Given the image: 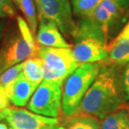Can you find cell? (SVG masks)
<instances>
[{
    "mask_svg": "<svg viewBox=\"0 0 129 129\" xmlns=\"http://www.w3.org/2000/svg\"><path fill=\"white\" fill-rule=\"evenodd\" d=\"M122 104V96L117 73L111 67L102 66L76 115L91 116L102 120L110 112L119 109Z\"/></svg>",
    "mask_w": 129,
    "mask_h": 129,
    "instance_id": "cell-1",
    "label": "cell"
},
{
    "mask_svg": "<svg viewBox=\"0 0 129 129\" xmlns=\"http://www.w3.org/2000/svg\"><path fill=\"white\" fill-rule=\"evenodd\" d=\"M36 46L34 34L26 20L18 16L16 24L6 28L0 43V74L35 56Z\"/></svg>",
    "mask_w": 129,
    "mask_h": 129,
    "instance_id": "cell-2",
    "label": "cell"
},
{
    "mask_svg": "<svg viewBox=\"0 0 129 129\" xmlns=\"http://www.w3.org/2000/svg\"><path fill=\"white\" fill-rule=\"evenodd\" d=\"M101 63H84L64 80L62 89V112L67 117H74L85 95L100 72Z\"/></svg>",
    "mask_w": 129,
    "mask_h": 129,
    "instance_id": "cell-3",
    "label": "cell"
},
{
    "mask_svg": "<svg viewBox=\"0 0 129 129\" xmlns=\"http://www.w3.org/2000/svg\"><path fill=\"white\" fill-rule=\"evenodd\" d=\"M35 56L43 60L44 80L62 85L80 66L74 58L71 48H52L37 45Z\"/></svg>",
    "mask_w": 129,
    "mask_h": 129,
    "instance_id": "cell-4",
    "label": "cell"
},
{
    "mask_svg": "<svg viewBox=\"0 0 129 129\" xmlns=\"http://www.w3.org/2000/svg\"><path fill=\"white\" fill-rule=\"evenodd\" d=\"M62 84L43 80L28 103L29 111L47 117L57 118L62 109Z\"/></svg>",
    "mask_w": 129,
    "mask_h": 129,
    "instance_id": "cell-5",
    "label": "cell"
},
{
    "mask_svg": "<svg viewBox=\"0 0 129 129\" xmlns=\"http://www.w3.org/2000/svg\"><path fill=\"white\" fill-rule=\"evenodd\" d=\"M38 13V19L45 18L53 21L63 35L73 37L76 23L70 0H34Z\"/></svg>",
    "mask_w": 129,
    "mask_h": 129,
    "instance_id": "cell-6",
    "label": "cell"
},
{
    "mask_svg": "<svg viewBox=\"0 0 129 129\" xmlns=\"http://www.w3.org/2000/svg\"><path fill=\"white\" fill-rule=\"evenodd\" d=\"M0 121H6L12 129H45L59 124V119L47 117L18 107L0 111Z\"/></svg>",
    "mask_w": 129,
    "mask_h": 129,
    "instance_id": "cell-7",
    "label": "cell"
},
{
    "mask_svg": "<svg viewBox=\"0 0 129 129\" xmlns=\"http://www.w3.org/2000/svg\"><path fill=\"white\" fill-rule=\"evenodd\" d=\"M72 49L74 58L79 64L100 63L106 61L108 55L107 42L94 36H86L76 40Z\"/></svg>",
    "mask_w": 129,
    "mask_h": 129,
    "instance_id": "cell-8",
    "label": "cell"
},
{
    "mask_svg": "<svg viewBox=\"0 0 129 129\" xmlns=\"http://www.w3.org/2000/svg\"><path fill=\"white\" fill-rule=\"evenodd\" d=\"M36 43L39 45L52 48H71V45L64 40L62 33L55 23L48 19H39Z\"/></svg>",
    "mask_w": 129,
    "mask_h": 129,
    "instance_id": "cell-9",
    "label": "cell"
},
{
    "mask_svg": "<svg viewBox=\"0 0 129 129\" xmlns=\"http://www.w3.org/2000/svg\"><path fill=\"white\" fill-rule=\"evenodd\" d=\"M39 85L29 81L23 73L19 74L17 79L11 85L5 88L9 102L15 107H25L35 93Z\"/></svg>",
    "mask_w": 129,
    "mask_h": 129,
    "instance_id": "cell-10",
    "label": "cell"
},
{
    "mask_svg": "<svg viewBox=\"0 0 129 129\" xmlns=\"http://www.w3.org/2000/svg\"><path fill=\"white\" fill-rule=\"evenodd\" d=\"M108 55L105 62L108 64L129 63V40L112 41L107 45Z\"/></svg>",
    "mask_w": 129,
    "mask_h": 129,
    "instance_id": "cell-11",
    "label": "cell"
},
{
    "mask_svg": "<svg viewBox=\"0 0 129 129\" xmlns=\"http://www.w3.org/2000/svg\"><path fill=\"white\" fill-rule=\"evenodd\" d=\"M102 129H129V112L117 109L101 120Z\"/></svg>",
    "mask_w": 129,
    "mask_h": 129,
    "instance_id": "cell-12",
    "label": "cell"
},
{
    "mask_svg": "<svg viewBox=\"0 0 129 129\" xmlns=\"http://www.w3.org/2000/svg\"><path fill=\"white\" fill-rule=\"evenodd\" d=\"M14 4L19 9L24 17L27 24L31 29L34 35L38 29V13L34 0H12Z\"/></svg>",
    "mask_w": 129,
    "mask_h": 129,
    "instance_id": "cell-13",
    "label": "cell"
},
{
    "mask_svg": "<svg viewBox=\"0 0 129 129\" xmlns=\"http://www.w3.org/2000/svg\"><path fill=\"white\" fill-rule=\"evenodd\" d=\"M23 75L29 81L40 85L43 81V60L38 56H31L24 60Z\"/></svg>",
    "mask_w": 129,
    "mask_h": 129,
    "instance_id": "cell-14",
    "label": "cell"
},
{
    "mask_svg": "<svg viewBox=\"0 0 129 129\" xmlns=\"http://www.w3.org/2000/svg\"><path fill=\"white\" fill-rule=\"evenodd\" d=\"M66 129H102L101 122L91 116L76 115L68 120Z\"/></svg>",
    "mask_w": 129,
    "mask_h": 129,
    "instance_id": "cell-15",
    "label": "cell"
},
{
    "mask_svg": "<svg viewBox=\"0 0 129 129\" xmlns=\"http://www.w3.org/2000/svg\"><path fill=\"white\" fill-rule=\"evenodd\" d=\"M101 5L111 14L114 24L119 18L125 14L129 6V0H103Z\"/></svg>",
    "mask_w": 129,
    "mask_h": 129,
    "instance_id": "cell-16",
    "label": "cell"
},
{
    "mask_svg": "<svg viewBox=\"0 0 129 129\" xmlns=\"http://www.w3.org/2000/svg\"><path fill=\"white\" fill-rule=\"evenodd\" d=\"M103 0H71L73 14L79 17H86L91 14Z\"/></svg>",
    "mask_w": 129,
    "mask_h": 129,
    "instance_id": "cell-17",
    "label": "cell"
},
{
    "mask_svg": "<svg viewBox=\"0 0 129 129\" xmlns=\"http://www.w3.org/2000/svg\"><path fill=\"white\" fill-rule=\"evenodd\" d=\"M24 62L15 64V66L7 69L2 74H0V84L4 87V89L9 86V85H11L19 76V74L23 71Z\"/></svg>",
    "mask_w": 129,
    "mask_h": 129,
    "instance_id": "cell-18",
    "label": "cell"
},
{
    "mask_svg": "<svg viewBox=\"0 0 129 129\" xmlns=\"http://www.w3.org/2000/svg\"><path fill=\"white\" fill-rule=\"evenodd\" d=\"M15 15V5L12 0H0V17L2 19H6L13 18Z\"/></svg>",
    "mask_w": 129,
    "mask_h": 129,
    "instance_id": "cell-19",
    "label": "cell"
},
{
    "mask_svg": "<svg viewBox=\"0 0 129 129\" xmlns=\"http://www.w3.org/2000/svg\"><path fill=\"white\" fill-rule=\"evenodd\" d=\"M122 85L126 96L129 100V63L125 66L122 76Z\"/></svg>",
    "mask_w": 129,
    "mask_h": 129,
    "instance_id": "cell-20",
    "label": "cell"
},
{
    "mask_svg": "<svg viewBox=\"0 0 129 129\" xmlns=\"http://www.w3.org/2000/svg\"><path fill=\"white\" fill-rule=\"evenodd\" d=\"M9 107V100L4 87L0 84V111Z\"/></svg>",
    "mask_w": 129,
    "mask_h": 129,
    "instance_id": "cell-21",
    "label": "cell"
},
{
    "mask_svg": "<svg viewBox=\"0 0 129 129\" xmlns=\"http://www.w3.org/2000/svg\"><path fill=\"white\" fill-rule=\"evenodd\" d=\"M122 40H129V21L125 25L120 34L112 41H120Z\"/></svg>",
    "mask_w": 129,
    "mask_h": 129,
    "instance_id": "cell-22",
    "label": "cell"
},
{
    "mask_svg": "<svg viewBox=\"0 0 129 129\" xmlns=\"http://www.w3.org/2000/svg\"><path fill=\"white\" fill-rule=\"evenodd\" d=\"M8 25V21L5 19H0V43L3 40V37L4 35V32L6 30Z\"/></svg>",
    "mask_w": 129,
    "mask_h": 129,
    "instance_id": "cell-23",
    "label": "cell"
},
{
    "mask_svg": "<svg viewBox=\"0 0 129 129\" xmlns=\"http://www.w3.org/2000/svg\"><path fill=\"white\" fill-rule=\"evenodd\" d=\"M45 129H66V127H64L62 125H54V126H50V127H48Z\"/></svg>",
    "mask_w": 129,
    "mask_h": 129,
    "instance_id": "cell-24",
    "label": "cell"
},
{
    "mask_svg": "<svg viewBox=\"0 0 129 129\" xmlns=\"http://www.w3.org/2000/svg\"><path fill=\"white\" fill-rule=\"evenodd\" d=\"M9 127L5 122H0V129H9Z\"/></svg>",
    "mask_w": 129,
    "mask_h": 129,
    "instance_id": "cell-25",
    "label": "cell"
},
{
    "mask_svg": "<svg viewBox=\"0 0 129 129\" xmlns=\"http://www.w3.org/2000/svg\"><path fill=\"white\" fill-rule=\"evenodd\" d=\"M9 129H12V128H11V127H9Z\"/></svg>",
    "mask_w": 129,
    "mask_h": 129,
    "instance_id": "cell-26",
    "label": "cell"
},
{
    "mask_svg": "<svg viewBox=\"0 0 129 129\" xmlns=\"http://www.w3.org/2000/svg\"><path fill=\"white\" fill-rule=\"evenodd\" d=\"M0 19H2V18H1V17H0Z\"/></svg>",
    "mask_w": 129,
    "mask_h": 129,
    "instance_id": "cell-27",
    "label": "cell"
}]
</instances>
